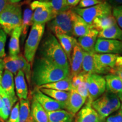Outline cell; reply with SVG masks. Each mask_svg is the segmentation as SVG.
Returning <instances> with one entry per match:
<instances>
[{"label":"cell","mask_w":122,"mask_h":122,"mask_svg":"<svg viewBox=\"0 0 122 122\" xmlns=\"http://www.w3.org/2000/svg\"><path fill=\"white\" fill-rule=\"evenodd\" d=\"M8 3L7 0H0V13L5 8Z\"/></svg>","instance_id":"48"},{"label":"cell","mask_w":122,"mask_h":122,"mask_svg":"<svg viewBox=\"0 0 122 122\" xmlns=\"http://www.w3.org/2000/svg\"><path fill=\"white\" fill-rule=\"evenodd\" d=\"M40 44L39 49L41 57L61 67L70 70V63L66 54L55 35L51 33H48Z\"/></svg>","instance_id":"2"},{"label":"cell","mask_w":122,"mask_h":122,"mask_svg":"<svg viewBox=\"0 0 122 122\" xmlns=\"http://www.w3.org/2000/svg\"><path fill=\"white\" fill-rule=\"evenodd\" d=\"M3 61H4L5 70L10 71L14 75H16L19 71V70L15 63L14 57L10 56H5L3 58Z\"/></svg>","instance_id":"36"},{"label":"cell","mask_w":122,"mask_h":122,"mask_svg":"<svg viewBox=\"0 0 122 122\" xmlns=\"http://www.w3.org/2000/svg\"><path fill=\"white\" fill-rule=\"evenodd\" d=\"M48 122H73L74 116L65 109L47 112Z\"/></svg>","instance_id":"25"},{"label":"cell","mask_w":122,"mask_h":122,"mask_svg":"<svg viewBox=\"0 0 122 122\" xmlns=\"http://www.w3.org/2000/svg\"><path fill=\"white\" fill-rule=\"evenodd\" d=\"M32 15L33 11L30 9V7H27L24 9L23 14H22V21L21 24V28H22L21 36L23 41L25 39L29 28L33 25Z\"/></svg>","instance_id":"29"},{"label":"cell","mask_w":122,"mask_h":122,"mask_svg":"<svg viewBox=\"0 0 122 122\" xmlns=\"http://www.w3.org/2000/svg\"><path fill=\"white\" fill-rule=\"evenodd\" d=\"M111 7L118 6L122 5V0H105Z\"/></svg>","instance_id":"45"},{"label":"cell","mask_w":122,"mask_h":122,"mask_svg":"<svg viewBox=\"0 0 122 122\" xmlns=\"http://www.w3.org/2000/svg\"><path fill=\"white\" fill-rule=\"evenodd\" d=\"M119 56L120 55L94 53V61L96 74L101 75L110 72L115 67L116 61Z\"/></svg>","instance_id":"9"},{"label":"cell","mask_w":122,"mask_h":122,"mask_svg":"<svg viewBox=\"0 0 122 122\" xmlns=\"http://www.w3.org/2000/svg\"><path fill=\"white\" fill-rule=\"evenodd\" d=\"M6 93L5 92V91H4V89H2V86H1V83H0V95H2V94H5Z\"/></svg>","instance_id":"51"},{"label":"cell","mask_w":122,"mask_h":122,"mask_svg":"<svg viewBox=\"0 0 122 122\" xmlns=\"http://www.w3.org/2000/svg\"><path fill=\"white\" fill-rule=\"evenodd\" d=\"M92 106L98 113L102 122L107 117L113 113L101 97L93 101L92 102Z\"/></svg>","instance_id":"31"},{"label":"cell","mask_w":122,"mask_h":122,"mask_svg":"<svg viewBox=\"0 0 122 122\" xmlns=\"http://www.w3.org/2000/svg\"><path fill=\"white\" fill-rule=\"evenodd\" d=\"M94 53L97 54H122V41L115 40L97 38Z\"/></svg>","instance_id":"10"},{"label":"cell","mask_w":122,"mask_h":122,"mask_svg":"<svg viewBox=\"0 0 122 122\" xmlns=\"http://www.w3.org/2000/svg\"><path fill=\"white\" fill-rule=\"evenodd\" d=\"M95 53L84 52L82 63V72L87 74H96L94 65V54Z\"/></svg>","instance_id":"33"},{"label":"cell","mask_w":122,"mask_h":122,"mask_svg":"<svg viewBox=\"0 0 122 122\" xmlns=\"http://www.w3.org/2000/svg\"><path fill=\"white\" fill-rule=\"evenodd\" d=\"M49 1L51 5L53 11L56 15L71 9L68 5L67 0H49Z\"/></svg>","instance_id":"35"},{"label":"cell","mask_w":122,"mask_h":122,"mask_svg":"<svg viewBox=\"0 0 122 122\" xmlns=\"http://www.w3.org/2000/svg\"><path fill=\"white\" fill-rule=\"evenodd\" d=\"M71 9L90 25H92L96 18L112 15V7L106 1L88 8L72 7Z\"/></svg>","instance_id":"6"},{"label":"cell","mask_w":122,"mask_h":122,"mask_svg":"<svg viewBox=\"0 0 122 122\" xmlns=\"http://www.w3.org/2000/svg\"><path fill=\"white\" fill-rule=\"evenodd\" d=\"M7 2L10 4H18V3L22 1V0H7Z\"/></svg>","instance_id":"50"},{"label":"cell","mask_w":122,"mask_h":122,"mask_svg":"<svg viewBox=\"0 0 122 122\" xmlns=\"http://www.w3.org/2000/svg\"><path fill=\"white\" fill-rule=\"evenodd\" d=\"M15 93L19 100H26L28 98V86L24 73L19 71L14 79Z\"/></svg>","instance_id":"18"},{"label":"cell","mask_w":122,"mask_h":122,"mask_svg":"<svg viewBox=\"0 0 122 122\" xmlns=\"http://www.w3.org/2000/svg\"><path fill=\"white\" fill-rule=\"evenodd\" d=\"M100 97L111 110L112 112H115L120 109L122 101L116 94L106 91Z\"/></svg>","instance_id":"27"},{"label":"cell","mask_w":122,"mask_h":122,"mask_svg":"<svg viewBox=\"0 0 122 122\" xmlns=\"http://www.w3.org/2000/svg\"><path fill=\"white\" fill-rule=\"evenodd\" d=\"M84 52V51L80 48L78 44H76L71 54L70 62V75L71 77L78 75L82 72Z\"/></svg>","instance_id":"13"},{"label":"cell","mask_w":122,"mask_h":122,"mask_svg":"<svg viewBox=\"0 0 122 122\" xmlns=\"http://www.w3.org/2000/svg\"><path fill=\"white\" fill-rule=\"evenodd\" d=\"M75 122H102L100 116L92 106V103L88 101L84 106L78 111Z\"/></svg>","instance_id":"12"},{"label":"cell","mask_w":122,"mask_h":122,"mask_svg":"<svg viewBox=\"0 0 122 122\" xmlns=\"http://www.w3.org/2000/svg\"><path fill=\"white\" fill-rule=\"evenodd\" d=\"M31 81L37 87L65 79L70 70L62 68L51 61L39 57L33 61Z\"/></svg>","instance_id":"1"},{"label":"cell","mask_w":122,"mask_h":122,"mask_svg":"<svg viewBox=\"0 0 122 122\" xmlns=\"http://www.w3.org/2000/svg\"><path fill=\"white\" fill-rule=\"evenodd\" d=\"M87 75V74H85V73L81 72L78 75L72 76V80H71L72 89H76L78 85L85 80Z\"/></svg>","instance_id":"42"},{"label":"cell","mask_w":122,"mask_h":122,"mask_svg":"<svg viewBox=\"0 0 122 122\" xmlns=\"http://www.w3.org/2000/svg\"><path fill=\"white\" fill-rule=\"evenodd\" d=\"M110 74L115 75L120 79L122 81V66L121 67H115L111 71Z\"/></svg>","instance_id":"44"},{"label":"cell","mask_w":122,"mask_h":122,"mask_svg":"<svg viewBox=\"0 0 122 122\" xmlns=\"http://www.w3.org/2000/svg\"><path fill=\"white\" fill-rule=\"evenodd\" d=\"M27 1H28V2H30V1H33V0H27Z\"/></svg>","instance_id":"53"},{"label":"cell","mask_w":122,"mask_h":122,"mask_svg":"<svg viewBox=\"0 0 122 122\" xmlns=\"http://www.w3.org/2000/svg\"><path fill=\"white\" fill-rule=\"evenodd\" d=\"M1 26H0V30H1Z\"/></svg>","instance_id":"54"},{"label":"cell","mask_w":122,"mask_h":122,"mask_svg":"<svg viewBox=\"0 0 122 122\" xmlns=\"http://www.w3.org/2000/svg\"><path fill=\"white\" fill-rule=\"evenodd\" d=\"M88 74L86 76V78L84 80L80 83L76 88V91L78 92V93L85 98V100L88 98Z\"/></svg>","instance_id":"37"},{"label":"cell","mask_w":122,"mask_h":122,"mask_svg":"<svg viewBox=\"0 0 122 122\" xmlns=\"http://www.w3.org/2000/svg\"><path fill=\"white\" fill-rule=\"evenodd\" d=\"M56 37H57L65 54H66L70 63L73 49L76 44H77V40L73 36L66 35H57Z\"/></svg>","instance_id":"20"},{"label":"cell","mask_w":122,"mask_h":122,"mask_svg":"<svg viewBox=\"0 0 122 122\" xmlns=\"http://www.w3.org/2000/svg\"><path fill=\"white\" fill-rule=\"evenodd\" d=\"M7 34L2 29L0 30V58H4L6 56L5 43L6 41Z\"/></svg>","instance_id":"40"},{"label":"cell","mask_w":122,"mask_h":122,"mask_svg":"<svg viewBox=\"0 0 122 122\" xmlns=\"http://www.w3.org/2000/svg\"><path fill=\"white\" fill-rule=\"evenodd\" d=\"M22 34V28L18 27L13 30L9 45V56L15 57L20 54V39Z\"/></svg>","instance_id":"22"},{"label":"cell","mask_w":122,"mask_h":122,"mask_svg":"<svg viewBox=\"0 0 122 122\" xmlns=\"http://www.w3.org/2000/svg\"><path fill=\"white\" fill-rule=\"evenodd\" d=\"M92 29H93L92 25L88 24L83 18L75 13L73 22V36L77 38L81 37L87 34Z\"/></svg>","instance_id":"19"},{"label":"cell","mask_w":122,"mask_h":122,"mask_svg":"<svg viewBox=\"0 0 122 122\" xmlns=\"http://www.w3.org/2000/svg\"><path fill=\"white\" fill-rule=\"evenodd\" d=\"M98 31L92 29L87 34L78 38L77 44L86 52L94 53V46L98 38Z\"/></svg>","instance_id":"15"},{"label":"cell","mask_w":122,"mask_h":122,"mask_svg":"<svg viewBox=\"0 0 122 122\" xmlns=\"http://www.w3.org/2000/svg\"><path fill=\"white\" fill-rule=\"evenodd\" d=\"M120 109H121L122 111V104H121V107H120Z\"/></svg>","instance_id":"52"},{"label":"cell","mask_w":122,"mask_h":122,"mask_svg":"<svg viewBox=\"0 0 122 122\" xmlns=\"http://www.w3.org/2000/svg\"><path fill=\"white\" fill-rule=\"evenodd\" d=\"M100 0H80V2L77 5V8H88L92 6H93L96 5L100 4L102 3Z\"/></svg>","instance_id":"43"},{"label":"cell","mask_w":122,"mask_h":122,"mask_svg":"<svg viewBox=\"0 0 122 122\" xmlns=\"http://www.w3.org/2000/svg\"><path fill=\"white\" fill-rule=\"evenodd\" d=\"M30 7L33 11V24H45L56 16L49 1L35 0L30 3Z\"/></svg>","instance_id":"7"},{"label":"cell","mask_w":122,"mask_h":122,"mask_svg":"<svg viewBox=\"0 0 122 122\" xmlns=\"http://www.w3.org/2000/svg\"><path fill=\"white\" fill-rule=\"evenodd\" d=\"M32 122H34V121H33H33H32Z\"/></svg>","instance_id":"55"},{"label":"cell","mask_w":122,"mask_h":122,"mask_svg":"<svg viewBox=\"0 0 122 122\" xmlns=\"http://www.w3.org/2000/svg\"><path fill=\"white\" fill-rule=\"evenodd\" d=\"M1 85L7 96L14 99H18L15 93L14 75L7 70H5L1 78Z\"/></svg>","instance_id":"17"},{"label":"cell","mask_w":122,"mask_h":122,"mask_svg":"<svg viewBox=\"0 0 122 122\" xmlns=\"http://www.w3.org/2000/svg\"><path fill=\"white\" fill-rule=\"evenodd\" d=\"M98 38L122 41V30L116 23L111 26L98 32Z\"/></svg>","instance_id":"23"},{"label":"cell","mask_w":122,"mask_h":122,"mask_svg":"<svg viewBox=\"0 0 122 122\" xmlns=\"http://www.w3.org/2000/svg\"><path fill=\"white\" fill-rule=\"evenodd\" d=\"M45 24H33L25 40L24 49V57L32 65L36 51L41 41L45 32Z\"/></svg>","instance_id":"4"},{"label":"cell","mask_w":122,"mask_h":122,"mask_svg":"<svg viewBox=\"0 0 122 122\" xmlns=\"http://www.w3.org/2000/svg\"><path fill=\"white\" fill-rule=\"evenodd\" d=\"M30 114L35 122H48V113L35 98L30 105Z\"/></svg>","instance_id":"21"},{"label":"cell","mask_w":122,"mask_h":122,"mask_svg":"<svg viewBox=\"0 0 122 122\" xmlns=\"http://www.w3.org/2000/svg\"><path fill=\"white\" fill-rule=\"evenodd\" d=\"M86 100L78 93L76 89H72L70 92V96L66 103V110L75 116L83 107Z\"/></svg>","instance_id":"14"},{"label":"cell","mask_w":122,"mask_h":122,"mask_svg":"<svg viewBox=\"0 0 122 122\" xmlns=\"http://www.w3.org/2000/svg\"><path fill=\"white\" fill-rule=\"evenodd\" d=\"M41 92L59 102L66 105L70 96V92L58 91L46 88H39Z\"/></svg>","instance_id":"28"},{"label":"cell","mask_w":122,"mask_h":122,"mask_svg":"<svg viewBox=\"0 0 122 122\" xmlns=\"http://www.w3.org/2000/svg\"><path fill=\"white\" fill-rule=\"evenodd\" d=\"M9 117L6 122H19V102L14 105Z\"/></svg>","instance_id":"38"},{"label":"cell","mask_w":122,"mask_h":122,"mask_svg":"<svg viewBox=\"0 0 122 122\" xmlns=\"http://www.w3.org/2000/svg\"><path fill=\"white\" fill-rule=\"evenodd\" d=\"M3 108H4V102H3L2 97L0 95V117H1V115H2Z\"/></svg>","instance_id":"49"},{"label":"cell","mask_w":122,"mask_h":122,"mask_svg":"<svg viewBox=\"0 0 122 122\" xmlns=\"http://www.w3.org/2000/svg\"><path fill=\"white\" fill-rule=\"evenodd\" d=\"M72 77L71 75L66 78L58 80L53 83L42 85L41 86L37 87L38 88H46V89H51L58 91L70 92L72 89Z\"/></svg>","instance_id":"24"},{"label":"cell","mask_w":122,"mask_h":122,"mask_svg":"<svg viewBox=\"0 0 122 122\" xmlns=\"http://www.w3.org/2000/svg\"><path fill=\"white\" fill-rule=\"evenodd\" d=\"M103 1H105V0H103Z\"/></svg>","instance_id":"56"},{"label":"cell","mask_w":122,"mask_h":122,"mask_svg":"<svg viewBox=\"0 0 122 122\" xmlns=\"http://www.w3.org/2000/svg\"><path fill=\"white\" fill-rule=\"evenodd\" d=\"M112 15L117 24L122 30V5L112 7Z\"/></svg>","instance_id":"39"},{"label":"cell","mask_w":122,"mask_h":122,"mask_svg":"<svg viewBox=\"0 0 122 122\" xmlns=\"http://www.w3.org/2000/svg\"><path fill=\"white\" fill-rule=\"evenodd\" d=\"M1 96L2 97L3 102H4V108H3L1 118L3 120H6L9 118L12 108L15 104V103L18 102V99L12 98L6 93L2 94Z\"/></svg>","instance_id":"34"},{"label":"cell","mask_w":122,"mask_h":122,"mask_svg":"<svg viewBox=\"0 0 122 122\" xmlns=\"http://www.w3.org/2000/svg\"><path fill=\"white\" fill-rule=\"evenodd\" d=\"M5 70L4 68V61H3V58H0V81H1V78H2V76L4 71Z\"/></svg>","instance_id":"47"},{"label":"cell","mask_w":122,"mask_h":122,"mask_svg":"<svg viewBox=\"0 0 122 122\" xmlns=\"http://www.w3.org/2000/svg\"><path fill=\"white\" fill-rule=\"evenodd\" d=\"M33 98L41 105L46 112L66 109V105L65 103L59 102L44 94L38 88H36L33 91Z\"/></svg>","instance_id":"11"},{"label":"cell","mask_w":122,"mask_h":122,"mask_svg":"<svg viewBox=\"0 0 122 122\" xmlns=\"http://www.w3.org/2000/svg\"><path fill=\"white\" fill-rule=\"evenodd\" d=\"M80 0H67L68 5L71 7H74L78 5Z\"/></svg>","instance_id":"46"},{"label":"cell","mask_w":122,"mask_h":122,"mask_svg":"<svg viewBox=\"0 0 122 122\" xmlns=\"http://www.w3.org/2000/svg\"><path fill=\"white\" fill-rule=\"evenodd\" d=\"M22 21V7L19 3H8L0 13V26L6 34L10 35L14 29L20 27Z\"/></svg>","instance_id":"3"},{"label":"cell","mask_w":122,"mask_h":122,"mask_svg":"<svg viewBox=\"0 0 122 122\" xmlns=\"http://www.w3.org/2000/svg\"><path fill=\"white\" fill-rule=\"evenodd\" d=\"M88 101L92 102L104 93L106 91V81L105 77L97 74H88Z\"/></svg>","instance_id":"8"},{"label":"cell","mask_w":122,"mask_h":122,"mask_svg":"<svg viewBox=\"0 0 122 122\" xmlns=\"http://www.w3.org/2000/svg\"><path fill=\"white\" fill-rule=\"evenodd\" d=\"M103 122H122V111L118 110L107 117Z\"/></svg>","instance_id":"41"},{"label":"cell","mask_w":122,"mask_h":122,"mask_svg":"<svg viewBox=\"0 0 122 122\" xmlns=\"http://www.w3.org/2000/svg\"><path fill=\"white\" fill-rule=\"evenodd\" d=\"M115 18L112 15L97 18L93 21L92 26L93 28L100 32L116 23Z\"/></svg>","instance_id":"30"},{"label":"cell","mask_w":122,"mask_h":122,"mask_svg":"<svg viewBox=\"0 0 122 122\" xmlns=\"http://www.w3.org/2000/svg\"><path fill=\"white\" fill-rule=\"evenodd\" d=\"M106 81V91L115 94L122 102V81L118 76L112 74L105 76Z\"/></svg>","instance_id":"16"},{"label":"cell","mask_w":122,"mask_h":122,"mask_svg":"<svg viewBox=\"0 0 122 122\" xmlns=\"http://www.w3.org/2000/svg\"><path fill=\"white\" fill-rule=\"evenodd\" d=\"M75 13L72 9L58 14L48 22V27L55 36L66 35L73 36V22Z\"/></svg>","instance_id":"5"},{"label":"cell","mask_w":122,"mask_h":122,"mask_svg":"<svg viewBox=\"0 0 122 122\" xmlns=\"http://www.w3.org/2000/svg\"><path fill=\"white\" fill-rule=\"evenodd\" d=\"M13 57L19 71H22L24 73L25 78L27 80V81L28 82L29 84H30V81H31L32 76L30 64L27 61L25 57L21 54H19L18 56Z\"/></svg>","instance_id":"26"},{"label":"cell","mask_w":122,"mask_h":122,"mask_svg":"<svg viewBox=\"0 0 122 122\" xmlns=\"http://www.w3.org/2000/svg\"><path fill=\"white\" fill-rule=\"evenodd\" d=\"M33 119L30 114V101L20 100L19 101V122H32Z\"/></svg>","instance_id":"32"}]
</instances>
